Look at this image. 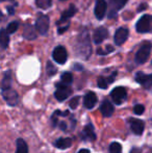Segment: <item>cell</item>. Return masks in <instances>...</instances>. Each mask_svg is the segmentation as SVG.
<instances>
[{
  "label": "cell",
  "mask_w": 152,
  "mask_h": 153,
  "mask_svg": "<svg viewBox=\"0 0 152 153\" xmlns=\"http://www.w3.org/2000/svg\"><path fill=\"white\" fill-rule=\"evenodd\" d=\"M74 52L80 59H87L92 54V46H91V38H90L89 31L83 29L79 32V34L75 39V45H74Z\"/></svg>",
  "instance_id": "6da1fadb"
},
{
  "label": "cell",
  "mask_w": 152,
  "mask_h": 153,
  "mask_svg": "<svg viewBox=\"0 0 152 153\" xmlns=\"http://www.w3.org/2000/svg\"><path fill=\"white\" fill-rule=\"evenodd\" d=\"M152 49V44L150 42H145L142 46L140 47V49L138 50V52L136 53V57H134V61L138 65H142L144 62H147L148 57L150 56Z\"/></svg>",
  "instance_id": "7a4b0ae2"
},
{
  "label": "cell",
  "mask_w": 152,
  "mask_h": 153,
  "mask_svg": "<svg viewBox=\"0 0 152 153\" xmlns=\"http://www.w3.org/2000/svg\"><path fill=\"white\" fill-rule=\"evenodd\" d=\"M136 29L140 33H147L152 29V15H144L138 20Z\"/></svg>",
  "instance_id": "3957f363"
},
{
  "label": "cell",
  "mask_w": 152,
  "mask_h": 153,
  "mask_svg": "<svg viewBox=\"0 0 152 153\" xmlns=\"http://www.w3.org/2000/svg\"><path fill=\"white\" fill-rule=\"evenodd\" d=\"M56 88H57V90L54 93V97H55V99H56V100L59 101V102L66 100V99H67L68 97L72 94L71 88H70L69 85H64L63 82L57 83Z\"/></svg>",
  "instance_id": "277c9868"
},
{
  "label": "cell",
  "mask_w": 152,
  "mask_h": 153,
  "mask_svg": "<svg viewBox=\"0 0 152 153\" xmlns=\"http://www.w3.org/2000/svg\"><path fill=\"white\" fill-rule=\"evenodd\" d=\"M128 0H108V6H110V10H108V18L114 19L117 17V13L120 10L125 6Z\"/></svg>",
  "instance_id": "5b68a950"
},
{
  "label": "cell",
  "mask_w": 152,
  "mask_h": 153,
  "mask_svg": "<svg viewBox=\"0 0 152 153\" xmlns=\"http://www.w3.org/2000/svg\"><path fill=\"white\" fill-rule=\"evenodd\" d=\"M110 97H112L113 101H114L116 104L120 105L127 98V91L123 87H117L110 93Z\"/></svg>",
  "instance_id": "8992f818"
},
{
  "label": "cell",
  "mask_w": 152,
  "mask_h": 153,
  "mask_svg": "<svg viewBox=\"0 0 152 153\" xmlns=\"http://www.w3.org/2000/svg\"><path fill=\"white\" fill-rule=\"evenodd\" d=\"M52 57L59 65H64L67 62L68 53L64 46H56L52 52Z\"/></svg>",
  "instance_id": "52a82bcc"
},
{
  "label": "cell",
  "mask_w": 152,
  "mask_h": 153,
  "mask_svg": "<svg viewBox=\"0 0 152 153\" xmlns=\"http://www.w3.org/2000/svg\"><path fill=\"white\" fill-rule=\"evenodd\" d=\"M36 28L41 34H46L49 29V17L46 15H40L36 21Z\"/></svg>",
  "instance_id": "ba28073f"
},
{
  "label": "cell",
  "mask_w": 152,
  "mask_h": 153,
  "mask_svg": "<svg viewBox=\"0 0 152 153\" xmlns=\"http://www.w3.org/2000/svg\"><path fill=\"white\" fill-rule=\"evenodd\" d=\"M128 36H129V30L126 27H120L118 28L115 32L114 36V41L115 44L117 46H121L125 43V41L128 39Z\"/></svg>",
  "instance_id": "9c48e42d"
},
{
  "label": "cell",
  "mask_w": 152,
  "mask_h": 153,
  "mask_svg": "<svg viewBox=\"0 0 152 153\" xmlns=\"http://www.w3.org/2000/svg\"><path fill=\"white\" fill-rule=\"evenodd\" d=\"M95 10H94V14L95 17L98 20H102L106 14V10H108V3L105 0H95Z\"/></svg>",
  "instance_id": "30bf717a"
},
{
  "label": "cell",
  "mask_w": 152,
  "mask_h": 153,
  "mask_svg": "<svg viewBox=\"0 0 152 153\" xmlns=\"http://www.w3.org/2000/svg\"><path fill=\"white\" fill-rule=\"evenodd\" d=\"M136 81L142 85L145 89H150L152 87V74H145L143 72H138L136 74Z\"/></svg>",
  "instance_id": "8fae6325"
},
{
  "label": "cell",
  "mask_w": 152,
  "mask_h": 153,
  "mask_svg": "<svg viewBox=\"0 0 152 153\" xmlns=\"http://www.w3.org/2000/svg\"><path fill=\"white\" fill-rule=\"evenodd\" d=\"M1 93H2V97H3L4 100L7 102L8 105L14 106V105H16L17 103H18L19 97L16 91L10 89V90H5V91H1Z\"/></svg>",
  "instance_id": "7c38bea8"
},
{
  "label": "cell",
  "mask_w": 152,
  "mask_h": 153,
  "mask_svg": "<svg viewBox=\"0 0 152 153\" xmlns=\"http://www.w3.org/2000/svg\"><path fill=\"white\" fill-rule=\"evenodd\" d=\"M76 13H77L76 6L73 5V4H71V5L69 6V8H68L67 10H65V12L62 14L61 19L57 21L56 24L57 25H62L63 23H67V24H68V23H69V20L76 14Z\"/></svg>",
  "instance_id": "4fadbf2b"
},
{
  "label": "cell",
  "mask_w": 152,
  "mask_h": 153,
  "mask_svg": "<svg viewBox=\"0 0 152 153\" xmlns=\"http://www.w3.org/2000/svg\"><path fill=\"white\" fill-rule=\"evenodd\" d=\"M108 36V31L105 27H98L93 34V41L96 45H99Z\"/></svg>",
  "instance_id": "5bb4252c"
},
{
  "label": "cell",
  "mask_w": 152,
  "mask_h": 153,
  "mask_svg": "<svg viewBox=\"0 0 152 153\" xmlns=\"http://www.w3.org/2000/svg\"><path fill=\"white\" fill-rule=\"evenodd\" d=\"M130 123V128H131L132 132L136 135H141L143 132H144L145 129V123L142 121V120L139 119H130L129 120Z\"/></svg>",
  "instance_id": "9a60e30c"
},
{
  "label": "cell",
  "mask_w": 152,
  "mask_h": 153,
  "mask_svg": "<svg viewBox=\"0 0 152 153\" xmlns=\"http://www.w3.org/2000/svg\"><path fill=\"white\" fill-rule=\"evenodd\" d=\"M98 101V98L96 96V94L94 92H89L85 94V98H83V105L85 108L92 109L96 105Z\"/></svg>",
  "instance_id": "2e32d148"
},
{
  "label": "cell",
  "mask_w": 152,
  "mask_h": 153,
  "mask_svg": "<svg viewBox=\"0 0 152 153\" xmlns=\"http://www.w3.org/2000/svg\"><path fill=\"white\" fill-rule=\"evenodd\" d=\"M114 105L108 100H104L100 105V111H101L103 117H110L114 113Z\"/></svg>",
  "instance_id": "e0dca14e"
},
{
  "label": "cell",
  "mask_w": 152,
  "mask_h": 153,
  "mask_svg": "<svg viewBox=\"0 0 152 153\" xmlns=\"http://www.w3.org/2000/svg\"><path fill=\"white\" fill-rule=\"evenodd\" d=\"M35 27L33 26L31 24L27 23L26 25L24 26V31H23V38H25L26 40H29V41H33V40H36L37 39V31H36Z\"/></svg>",
  "instance_id": "ac0fdd59"
},
{
  "label": "cell",
  "mask_w": 152,
  "mask_h": 153,
  "mask_svg": "<svg viewBox=\"0 0 152 153\" xmlns=\"http://www.w3.org/2000/svg\"><path fill=\"white\" fill-rule=\"evenodd\" d=\"M82 137L87 141H95L96 140V133L94 131V127L92 124H87V126L83 128Z\"/></svg>",
  "instance_id": "d6986e66"
},
{
  "label": "cell",
  "mask_w": 152,
  "mask_h": 153,
  "mask_svg": "<svg viewBox=\"0 0 152 153\" xmlns=\"http://www.w3.org/2000/svg\"><path fill=\"white\" fill-rule=\"evenodd\" d=\"M54 145L59 149H67V148H70L72 146V140L70 137H62V139H59L57 141H55Z\"/></svg>",
  "instance_id": "ffe728a7"
},
{
  "label": "cell",
  "mask_w": 152,
  "mask_h": 153,
  "mask_svg": "<svg viewBox=\"0 0 152 153\" xmlns=\"http://www.w3.org/2000/svg\"><path fill=\"white\" fill-rule=\"evenodd\" d=\"M10 85H12V74L10 71H6L4 73L3 77H2L1 81V91H5V90H10Z\"/></svg>",
  "instance_id": "44dd1931"
},
{
  "label": "cell",
  "mask_w": 152,
  "mask_h": 153,
  "mask_svg": "<svg viewBox=\"0 0 152 153\" xmlns=\"http://www.w3.org/2000/svg\"><path fill=\"white\" fill-rule=\"evenodd\" d=\"M10 44V34L6 32L5 29H1L0 31V45L2 50H5Z\"/></svg>",
  "instance_id": "7402d4cb"
},
{
  "label": "cell",
  "mask_w": 152,
  "mask_h": 153,
  "mask_svg": "<svg viewBox=\"0 0 152 153\" xmlns=\"http://www.w3.org/2000/svg\"><path fill=\"white\" fill-rule=\"evenodd\" d=\"M17 144V150L16 153H28V146L26 142L22 139H18L16 142Z\"/></svg>",
  "instance_id": "603a6c76"
},
{
  "label": "cell",
  "mask_w": 152,
  "mask_h": 153,
  "mask_svg": "<svg viewBox=\"0 0 152 153\" xmlns=\"http://www.w3.org/2000/svg\"><path fill=\"white\" fill-rule=\"evenodd\" d=\"M36 5L42 10H48L52 5V0H35Z\"/></svg>",
  "instance_id": "cb8c5ba5"
},
{
  "label": "cell",
  "mask_w": 152,
  "mask_h": 153,
  "mask_svg": "<svg viewBox=\"0 0 152 153\" xmlns=\"http://www.w3.org/2000/svg\"><path fill=\"white\" fill-rule=\"evenodd\" d=\"M61 79H62V82H63L64 85H71L72 81H73V75H72V73H70V72H64L61 76Z\"/></svg>",
  "instance_id": "d4e9b609"
},
{
  "label": "cell",
  "mask_w": 152,
  "mask_h": 153,
  "mask_svg": "<svg viewBox=\"0 0 152 153\" xmlns=\"http://www.w3.org/2000/svg\"><path fill=\"white\" fill-rule=\"evenodd\" d=\"M18 28H19V22L18 21H13V22H10V24L6 26L5 30L8 34H12V33H15Z\"/></svg>",
  "instance_id": "484cf974"
},
{
  "label": "cell",
  "mask_w": 152,
  "mask_h": 153,
  "mask_svg": "<svg viewBox=\"0 0 152 153\" xmlns=\"http://www.w3.org/2000/svg\"><path fill=\"white\" fill-rule=\"evenodd\" d=\"M110 153H122V146L118 142H114L110 145Z\"/></svg>",
  "instance_id": "4316f807"
},
{
  "label": "cell",
  "mask_w": 152,
  "mask_h": 153,
  "mask_svg": "<svg viewBox=\"0 0 152 153\" xmlns=\"http://www.w3.org/2000/svg\"><path fill=\"white\" fill-rule=\"evenodd\" d=\"M46 72H47V74H48V76H53V75L56 74L57 70H56V68L54 67V65H53L51 62H47V65H46Z\"/></svg>",
  "instance_id": "83f0119b"
},
{
  "label": "cell",
  "mask_w": 152,
  "mask_h": 153,
  "mask_svg": "<svg viewBox=\"0 0 152 153\" xmlns=\"http://www.w3.org/2000/svg\"><path fill=\"white\" fill-rule=\"evenodd\" d=\"M115 51V48L113 46H110V45H108V46L105 47V50H103L102 48H99L97 50V54L99 55H106L108 54V53H112Z\"/></svg>",
  "instance_id": "f1b7e54d"
},
{
  "label": "cell",
  "mask_w": 152,
  "mask_h": 153,
  "mask_svg": "<svg viewBox=\"0 0 152 153\" xmlns=\"http://www.w3.org/2000/svg\"><path fill=\"white\" fill-rule=\"evenodd\" d=\"M97 85L100 89L105 90L108 85V80H106L105 77H99V78H98V81H97Z\"/></svg>",
  "instance_id": "f546056e"
},
{
  "label": "cell",
  "mask_w": 152,
  "mask_h": 153,
  "mask_svg": "<svg viewBox=\"0 0 152 153\" xmlns=\"http://www.w3.org/2000/svg\"><path fill=\"white\" fill-rule=\"evenodd\" d=\"M144 111H145L144 105H142V104H136V105H134V107H133V113L136 114V115H138V116L142 115V114H144Z\"/></svg>",
  "instance_id": "4dcf8cb0"
},
{
  "label": "cell",
  "mask_w": 152,
  "mask_h": 153,
  "mask_svg": "<svg viewBox=\"0 0 152 153\" xmlns=\"http://www.w3.org/2000/svg\"><path fill=\"white\" fill-rule=\"evenodd\" d=\"M79 99H80V97H79V96H76V97H74L73 99H71V101H70V103H69V105H70V107H71V108L75 109L76 107L78 106Z\"/></svg>",
  "instance_id": "1f68e13d"
},
{
  "label": "cell",
  "mask_w": 152,
  "mask_h": 153,
  "mask_svg": "<svg viewBox=\"0 0 152 153\" xmlns=\"http://www.w3.org/2000/svg\"><path fill=\"white\" fill-rule=\"evenodd\" d=\"M69 26H70V23L66 24L64 27H59V29H57V33H59V34H63L65 31H67V29L69 28Z\"/></svg>",
  "instance_id": "d6a6232c"
},
{
  "label": "cell",
  "mask_w": 152,
  "mask_h": 153,
  "mask_svg": "<svg viewBox=\"0 0 152 153\" xmlns=\"http://www.w3.org/2000/svg\"><path fill=\"white\" fill-rule=\"evenodd\" d=\"M147 7H148V6H147V4H146V3H143V4H141V5L139 6V8H138V12H142V10H146Z\"/></svg>",
  "instance_id": "836d02e7"
},
{
  "label": "cell",
  "mask_w": 152,
  "mask_h": 153,
  "mask_svg": "<svg viewBox=\"0 0 152 153\" xmlns=\"http://www.w3.org/2000/svg\"><path fill=\"white\" fill-rule=\"evenodd\" d=\"M7 13L8 15H10V16H13V15L15 14V10L13 6H7Z\"/></svg>",
  "instance_id": "e575fe53"
},
{
  "label": "cell",
  "mask_w": 152,
  "mask_h": 153,
  "mask_svg": "<svg viewBox=\"0 0 152 153\" xmlns=\"http://www.w3.org/2000/svg\"><path fill=\"white\" fill-rule=\"evenodd\" d=\"M59 126H61V129L62 130H66V127H67V124L65 122H61L59 123Z\"/></svg>",
  "instance_id": "d590c367"
},
{
  "label": "cell",
  "mask_w": 152,
  "mask_h": 153,
  "mask_svg": "<svg viewBox=\"0 0 152 153\" xmlns=\"http://www.w3.org/2000/svg\"><path fill=\"white\" fill-rule=\"evenodd\" d=\"M74 68H75L76 69V70H79V71H81V70H82V66H80V65H79V64H75V66H74Z\"/></svg>",
  "instance_id": "8d00e7d4"
},
{
  "label": "cell",
  "mask_w": 152,
  "mask_h": 153,
  "mask_svg": "<svg viewBox=\"0 0 152 153\" xmlns=\"http://www.w3.org/2000/svg\"><path fill=\"white\" fill-rule=\"evenodd\" d=\"M77 153H90V150L89 149H80Z\"/></svg>",
  "instance_id": "74e56055"
},
{
  "label": "cell",
  "mask_w": 152,
  "mask_h": 153,
  "mask_svg": "<svg viewBox=\"0 0 152 153\" xmlns=\"http://www.w3.org/2000/svg\"><path fill=\"white\" fill-rule=\"evenodd\" d=\"M130 153H141V151L139 149H136V148H134V149L131 150V152H130Z\"/></svg>",
  "instance_id": "f35d334b"
},
{
  "label": "cell",
  "mask_w": 152,
  "mask_h": 153,
  "mask_svg": "<svg viewBox=\"0 0 152 153\" xmlns=\"http://www.w3.org/2000/svg\"><path fill=\"white\" fill-rule=\"evenodd\" d=\"M59 1H66V0H59Z\"/></svg>",
  "instance_id": "ab89813d"
},
{
  "label": "cell",
  "mask_w": 152,
  "mask_h": 153,
  "mask_svg": "<svg viewBox=\"0 0 152 153\" xmlns=\"http://www.w3.org/2000/svg\"><path fill=\"white\" fill-rule=\"evenodd\" d=\"M1 1H5V0H1Z\"/></svg>",
  "instance_id": "60d3db41"
}]
</instances>
